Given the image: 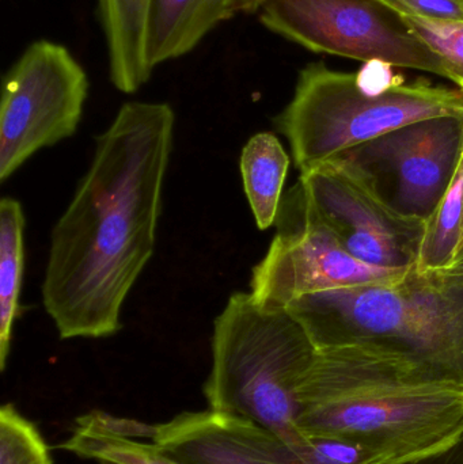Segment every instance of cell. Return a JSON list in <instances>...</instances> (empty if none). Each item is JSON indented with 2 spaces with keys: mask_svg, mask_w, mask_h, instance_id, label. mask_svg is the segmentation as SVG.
I'll return each mask as SVG.
<instances>
[{
  "mask_svg": "<svg viewBox=\"0 0 463 464\" xmlns=\"http://www.w3.org/2000/svg\"><path fill=\"white\" fill-rule=\"evenodd\" d=\"M176 114L127 102L98 136L94 158L54 226L43 303L62 340L111 337L154 254Z\"/></svg>",
  "mask_w": 463,
  "mask_h": 464,
  "instance_id": "6da1fadb",
  "label": "cell"
},
{
  "mask_svg": "<svg viewBox=\"0 0 463 464\" xmlns=\"http://www.w3.org/2000/svg\"><path fill=\"white\" fill-rule=\"evenodd\" d=\"M304 438L358 444L374 464H423L463 435V378L370 345L317 349L296 392Z\"/></svg>",
  "mask_w": 463,
  "mask_h": 464,
  "instance_id": "7a4b0ae2",
  "label": "cell"
},
{
  "mask_svg": "<svg viewBox=\"0 0 463 464\" xmlns=\"http://www.w3.org/2000/svg\"><path fill=\"white\" fill-rule=\"evenodd\" d=\"M285 311L317 349L380 346L463 378V286L439 272L413 266L402 280L307 295Z\"/></svg>",
  "mask_w": 463,
  "mask_h": 464,
  "instance_id": "3957f363",
  "label": "cell"
},
{
  "mask_svg": "<svg viewBox=\"0 0 463 464\" xmlns=\"http://www.w3.org/2000/svg\"><path fill=\"white\" fill-rule=\"evenodd\" d=\"M315 352L290 313L266 310L250 292H236L214 322L212 368L203 389L209 409L246 417L291 446H304L296 392Z\"/></svg>",
  "mask_w": 463,
  "mask_h": 464,
  "instance_id": "277c9868",
  "label": "cell"
},
{
  "mask_svg": "<svg viewBox=\"0 0 463 464\" xmlns=\"http://www.w3.org/2000/svg\"><path fill=\"white\" fill-rule=\"evenodd\" d=\"M463 117L461 89L426 81L372 92L356 73L312 63L299 72L293 100L275 119L301 173L412 122Z\"/></svg>",
  "mask_w": 463,
  "mask_h": 464,
  "instance_id": "5b68a950",
  "label": "cell"
},
{
  "mask_svg": "<svg viewBox=\"0 0 463 464\" xmlns=\"http://www.w3.org/2000/svg\"><path fill=\"white\" fill-rule=\"evenodd\" d=\"M271 32L317 53L426 71L451 81L442 57L382 0H264Z\"/></svg>",
  "mask_w": 463,
  "mask_h": 464,
  "instance_id": "8992f818",
  "label": "cell"
},
{
  "mask_svg": "<svg viewBox=\"0 0 463 464\" xmlns=\"http://www.w3.org/2000/svg\"><path fill=\"white\" fill-rule=\"evenodd\" d=\"M276 235L253 267L250 294L266 310H287L307 295L347 286L394 283L412 267H380L348 254L307 200L301 182L282 198Z\"/></svg>",
  "mask_w": 463,
  "mask_h": 464,
  "instance_id": "52a82bcc",
  "label": "cell"
},
{
  "mask_svg": "<svg viewBox=\"0 0 463 464\" xmlns=\"http://www.w3.org/2000/svg\"><path fill=\"white\" fill-rule=\"evenodd\" d=\"M89 87L86 71L65 46L41 40L24 49L3 79L0 181L38 150L76 132Z\"/></svg>",
  "mask_w": 463,
  "mask_h": 464,
  "instance_id": "ba28073f",
  "label": "cell"
},
{
  "mask_svg": "<svg viewBox=\"0 0 463 464\" xmlns=\"http://www.w3.org/2000/svg\"><path fill=\"white\" fill-rule=\"evenodd\" d=\"M299 182L323 225L353 258L372 266H416L426 220L394 209L358 166L334 158L301 173Z\"/></svg>",
  "mask_w": 463,
  "mask_h": 464,
  "instance_id": "9c48e42d",
  "label": "cell"
},
{
  "mask_svg": "<svg viewBox=\"0 0 463 464\" xmlns=\"http://www.w3.org/2000/svg\"><path fill=\"white\" fill-rule=\"evenodd\" d=\"M462 152L463 117L445 116L405 125L340 157L363 170L394 209L427 220L450 188Z\"/></svg>",
  "mask_w": 463,
  "mask_h": 464,
  "instance_id": "30bf717a",
  "label": "cell"
},
{
  "mask_svg": "<svg viewBox=\"0 0 463 464\" xmlns=\"http://www.w3.org/2000/svg\"><path fill=\"white\" fill-rule=\"evenodd\" d=\"M149 439L184 464H309L304 446H291L246 417L211 409L150 425Z\"/></svg>",
  "mask_w": 463,
  "mask_h": 464,
  "instance_id": "8fae6325",
  "label": "cell"
},
{
  "mask_svg": "<svg viewBox=\"0 0 463 464\" xmlns=\"http://www.w3.org/2000/svg\"><path fill=\"white\" fill-rule=\"evenodd\" d=\"M264 0H151L147 57L157 65L189 53L212 29L236 14L258 13Z\"/></svg>",
  "mask_w": 463,
  "mask_h": 464,
  "instance_id": "7c38bea8",
  "label": "cell"
},
{
  "mask_svg": "<svg viewBox=\"0 0 463 464\" xmlns=\"http://www.w3.org/2000/svg\"><path fill=\"white\" fill-rule=\"evenodd\" d=\"M151 0H98L109 53L111 81L120 92H138L152 73L147 57Z\"/></svg>",
  "mask_w": 463,
  "mask_h": 464,
  "instance_id": "4fadbf2b",
  "label": "cell"
},
{
  "mask_svg": "<svg viewBox=\"0 0 463 464\" xmlns=\"http://www.w3.org/2000/svg\"><path fill=\"white\" fill-rule=\"evenodd\" d=\"M288 168L290 157L274 133H257L244 147L242 179L260 230H268L276 223Z\"/></svg>",
  "mask_w": 463,
  "mask_h": 464,
  "instance_id": "5bb4252c",
  "label": "cell"
},
{
  "mask_svg": "<svg viewBox=\"0 0 463 464\" xmlns=\"http://www.w3.org/2000/svg\"><path fill=\"white\" fill-rule=\"evenodd\" d=\"M24 215L21 203L5 198L0 203V370L10 354L15 319L21 315L24 270Z\"/></svg>",
  "mask_w": 463,
  "mask_h": 464,
  "instance_id": "9a60e30c",
  "label": "cell"
},
{
  "mask_svg": "<svg viewBox=\"0 0 463 464\" xmlns=\"http://www.w3.org/2000/svg\"><path fill=\"white\" fill-rule=\"evenodd\" d=\"M463 218V152L453 182L434 214L426 220L415 269L439 272L453 265L461 237Z\"/></svg>",
  "mask_w": 463,
  "mask_h": 464,
  "instance_id": "2e32d148",
  "label": "cell"
},
{
  "mask_svg": "<svg viewBox=\"0 0 463 464\" xmlns=\"http://www.w3.org/2000/svg\"><path fill=\"white\" fill-rule=\"evenodd\" d=\"M60 449L98 462L111 460L121 464H184L169 457L154 443H141L136 439L109 432L87 421L84 417L78 419L72 435Z\"/></svg>",
  "mask_w": 463,
  "mask_h": 464,
  "instance_id": "e0dca14e",
  "label": "cell"
},
{
  "mask_svg": "<svg viewBox=\"0 0 463 464\" xmlns=\"http://www.w3.org/2000/svg\"><path fill=\"white\" fill-rule=\"evenodd\" d=\"M0 464H52L40 430L11 403L0 409Z\"/></svg>",
  "mask_w": 463,
  "mask_h": 464,
  "instance_id": "ac0fdd59",
  "label": "cell"
},
{
  "mask_svg": "<svg viewBox=\"0 0 463 464\" xmlns=\"http://www.w3.org/2000/svg\"><path fill=\"white\" fill-rule=\"evenodd\" d=\"M413 32L448 65L451 82L463 92V22H443L416 14H402Z\"/></svg>",
  "mask_w": 463,
  "mask_h": 464,
  "instance_id": "d6986e66",
  "label": "cell"
},
{
  "mask_svg": "<svg viewBox=\"0 0 463 464\" xmlns=\"http://www.w3.org/2000/svg\"><path fill=\"white\" fill-rule=\"evenodd\" d=\"M304 454L309 464H374L358 444L331 438H307Z\"/></svg>",
  "mask_w": 463,
  "mask_h": 464,
  "instance_id": "ffe728a7",
  "label": "cell"
},
{
  "mask_svg": "<svg viewBox=\"0 0 463 464\" xmlns=\"http://www.w3.org/2000/svg\"><path fill=\"white\" fill-rule=\"evenodd\" d=\"M416 15L443 22H463V0H402Z\"/></svg>",
  "mask_w": 463,
  "mask_h": 464,
  "instance_id": "44dd1931",
  "label": "cell"
},
{
  "mask_svg": "<svg viewBox=\"0 0 463 464\" xmlns=\"http://www.w3.org/2000/svg\"><path fill=\"white\" fill-rule=\"evenodd\" d=\"M424 464H463V435L445 455Z\"/></svg>",
  "mask_w": 463,
  "mask_h": 464,
  "instance_id": "7402d4cb",
  "label": "cell"
},
{
  "mask_svg": "<svg viewBox=\"0 0 463 464\" xmlns=\"http://www.w3.org/2000/svg\"><path fill=\"white\" fill-rule=\"evenodd\" d=\"M439 273L449 283L463 286V261L451 265L448 269L439 270Z\"/></svg>",
  "mask_w": 463,
  "mask_h": 464,
  "instance_id": "603a6c76",
  "label": "cell"
},
{
  "mask_svg": "<svg viewBox=\"0 0 463 464\" xmlns=\"http://www.w3.org/2000/svg\"><path fill=\"white\" fill-rule=\"evenodd\" d=\"M382 2L386 3V5H391V7H393L394 10L399 11V13L412 14V11H410V8H408L407 5H404V2H402V0H382Z\"/></svg>",
  "mask_w": 463,
  "mask_h": 464,
  "instance_id": "cb8c5ba5",
  "label": "cell"
},
{
  "mask_svg": "<svg viewBox=\"0 0 463 464\" xmlns=\"http://www.w3.org/2000/svg\"><path fill=\"white\" fill-rule=\"evenodd\" d=\"M463 261V218H462V228H461V237H459L458 247H457L456 256H454V264L457 262Z\"/></svg>",
  "mask_w": 463,
  "mask_h": 464,
  "instance_id": "d4e9b609",
  "label": "cell"
},
{
  "mask_svg": "<svg viewBox=\"0 0 463 464\" xmlns=\"http://www.w3.org/2000/svg\"><path fill=\"white\" fill-rule=\"evenodd\" d=\"M100 464H121V463L111 462V460H100Z\"/></svg>",
  "mask_w": 463,
  "mask_h": 464,
  "instance_id": "484cf974",
  "label": "cell"
}]
</instances>
